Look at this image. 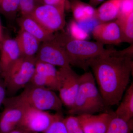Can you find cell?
I'll use <instances>...</instances> for the list:
<instances>
[{
  "label": "cell",
  "instance_id": "1",
  "mask_svg": "<svg viewBox=\"0 0 133 133\" xmlns=\"http://www.w3.org/2000/svg\"><path fill=\"white\" fill-rule=\"evenodd\" d=\"M133 44L122 50L107 49L89 64L99 91L108 107L119 105L132 71Z\"/></svg>",
  "mask_w": 133,
  "mask_h": 133
},
{
  "label": "cell",
  "instance_id": "2",
  "mask_svg": "<svg viewBox=\"0 0 133 133\" xmlns=\"http://www.w3.org/2000/svg\"><path fill=\"white\" fill-rule=\"evenodd\" d=\"M54 38L63 48L70 65L78 66L85 71L89 68L91 61L107 50L101 43L76 40L64 31L56 32Z\"/></svg>",
  "mask_w": 133,
  "mask_h": 133
},
{
  "label": "cell",
  "instance_id": "3",
  "mask_svg": "<svg viewBox=\"0 0 133 133\" xmlns=\"http://www.w3.org/2000/svg\"><path fill=\"white\" fill-rule=\"evenodd\" d=\"M108 108L96 86L92 73L86 72L80 76L78 91L73 105L69 109V114L74 116L94 114L105 111Z\"/></svg>",
  "mask_w": 133,
  "mask_h": 133
},
{
  "label": "cell",
  "instance_id": "4",
  "mask_svg": "<svg viewBox=\"0 0 133 133\" xmlns=\"http://www.w3.org/2000/svg\"><path fill=\"white\" fill-rule=\"evenodd\" d=\"M29 107L43 111L62 112L63 104L55 91L29 83L19 95L15 96Z\"/></svg>",
  "mask_w": 133,
  "mask_h": 133
},
{
  "label": "cell",
  "instance_id": "5",
  "mask_svg": "<svg viewBox=\"0 0 133 133\" xmlns=\"http://www.w3.org/2000/svg\"><path fill=\"white\" fill-rule=\"evenodd\" d=\"M36 62L35 56L21 57L13 65L2 77L7 93H16L30 83L35 72Z\"/></svg>",
  "mask_w": 133,
  "mask_h": 133
},
{
  "label": "cell",
  "instance_id": "6",
  "mask_svg": "<svg viewBox=\"0 0 133 133\" xmlns=\"http://www.w3.org/2000/svg\"><path fill=\"white\" fill-rule=\"evenodd\" d=\"M65 11L56 7L42 4L30 16L47 31L54 33L63 30L65 26Z\"/></svg>",
  "mask_w": 133,
  "mask_h": 133
},
{
  "label": "cell",
  "instance_id": "7",
  "mask_svg": "<svg viewBox=\"0 0 133 133\" xmlns=\"http://www.w3.org/2000/svg\"><path fill=\"white\" fill-rule=\"evenodd\" d=\"M59 97L63 105L70 109L74 103L78 91L80 76L70 66L60 67L58 70Z\"/></svg>",
  "mask_w": 133,
  "mask_h": 133
},
{
  "label": "cell",
  "instance_id": "8",
  "mask_svg": "<svg viewBox=\"0 0 133 133\" xmlns=\"http://www.w3.org/2000/svg\"><path fill=\"white\" fill-rule=\"evenodd\" d=\"M25 105V111L18 127L32 132L41 133L45 131L55 121L59 112H56L54 114Z\"/></svg>",
  "mask_w": 133,
  "mask_h": 133
},
{
  "label": "cell",
  "instance_id": "9",
  "mask_svg": "<svg viewBox=\"0 0 133 133\" xmlns=\"http://www.w3.org/2000/svg\"><path fill=\"white\" fill-rule=\"evenodd\" d=\"M3 104L4 108L0 115V133H8L19 126L26 105L15 96L6 98Z\"/></svg>",
  "mask_w": 133,
  "mask_h": 133
},
{
  "label": "cell",
  "instance_id": "10",
  "mask_svg": "<svg viewBox=\"0 0 133 133\" xmlns=\"http://www.w3.org/2000/svg\"><path fill=\"white\" fill-rule=\"evenodd\" d=\"M37 61L60 67L70 66L63 48L53 38L41 43L35 56Z\"/></svg>",
  "mask_w": 133,
  "mask_h": 133
},
{
  "label": "cell",
  "instance_id": "11",
  "mask_svg": "<svg viewBox=\"0 0 133 133\" xmlns=\"http://www.w3.org/2000/svg\"><path fill=\"white\" fill-rule=\"evenodd\" d=\"M114 112L98 115L85 114L77 116L84 133H105Z\"/></svg>",
  "mask_w": 133,
  "mask_h": 133
},
{
  "label": "cell",
  "instance_id": "12",
  "mask_svg": "<svg viewBox=\"0 0 133 133\" xmlns=\"http://www.w3.org/2000/svg\"><path fill=\"white\" fill-rule=\"evenodd\" d=\"M93 37L102 44L117 45L122 42L120 31L116 21L101 23L93 30Z\"/></svg>",
  "mask_w": 133,
  "mask_h": 133
},
{
  "label": "cell",
  "instance_id": "13",
  "mask_svg": "<svg viewBox=\"0 0 133 133\" xmlns=\"http://www.w3.org/2000/svg\"><path fill=\"white\" fill-rule=\"evenodd\" d=\"M21 57L20 49L15 39L4 37L0 46L1 76H4Z\"/></svg>",
  "mask_w": 133,
  "mask_h": 133
},
{
  "label": "cell",
  "instance_id": "14",
  "mask_svg": "<svg viewBox=\"0 0 133 133\" xmlns=\"http://www.w3.org/2000/svg\"><path fill=\"white\" fill-rule=\"evenodd\" d=\"M17 22L21 30L29 33L41 43L54 37V33L47 31L30 16H21L17 19Z\"/></svg>",
  "mask_w": 133,
  "mask_h": 133
},
{
  "label": "cell",
  "instance_id": "15",
  "mask_svg": "<svg viewBox=\"0 0 133 133\" xmlns=\"http://www.w3.org/2000/svg\"><path fill=\"white\" fill-rule=\"evenodd\" d=\"M15 39L18 44L21 57L35 56L42 43L35 37L22 30H20Z\"/></svg>",
  "mask_w": 133,
  "mask_h": 133
},
{
  "label": "cell",
  "instance_id": "16",
  "mask_svg": "<svg viewBox=\"0 0 133 133\" xmlns=\"http://www.w3.org/2000/svg\"><path fill=\"white\" fill-rule=\"evenodd\" d=\"M121 0H108L95 9V17L100 23L117 19Z\"/></svg>",
  "mask_w": 133,
  "mask_h": 133
},
{
  "label": "cell",
  "instance_id": "17",
  "mask_svg": "<svg viewBox=\"0 0 133 133\" xmlns=\"http://www.w3.org/2000/svg\"><path fill=\"white\" fill-rule=\"evenodd\" d=\"M121 102L114 112L115 116L128 121L133 117V84L128 87Z\"/></svg>",
  "mask_w": 133,
  "mask_h": 133
},
{
  "label": "cell",
  "instance_id": "18",
  "mask_svg": "<svg viewBox=\"0 0 133 133\" xmlns=\"http://www.w3.org/2000/svg\"><path fill=\"white\" fill-rule=\"evenodd\" d=\"M70 3V10L78 23L95 18V9L90 4L80 0H71Z\"/></svg>",
  "mask_w": 133,
  "mask_h": 133
},
{
  "label": "cell",
  "instance_id": "19",
  "mask_svg": "<svg viewBox=\"0 0 133 133\" xmlns=\"http://www.w3.org/2000/svg\"><path fill=\"white\" fill-rule=\"evenodd\" d=\"M119 28L122 42L133 43V12L125 16H119L116 19Z\"/></svg>",
  "mask_w": 133,
  "mask_h": 133
},
{
  "label": "cell",
  "instance_id": "20",
  "mask_svg": "<svg viewBox=\"0 0 133 133\" xmlns=\"http://www.w3.org/2000/svg\"><path fill=\"white\" fill-rule=\"evenodd\" d=\"M133 119L125 121L114 114L105 133H132Z\"/></svg>",
  "mask_w": 133,
  "mask_h": 133
},
{
  "label": "cell",
  "instance_id": "21",
  "mask_svg": "<svg viewBox=\"0 0 133 133\" xmlns=\"http://www.w3.org/2000/svg\"><path fill=\"white\" fill-rule=\"evenodd\" d=\"M19 11V0H0V14L10 21L16 18Z\"/></svg>",
  "mask_w": 133,
  "mask_h": 133
},
{
  "label": "cell",
  "instance_id": "22",
  "mask_svg": "<svg viewBox=\"0 0 133 133\" xmlns=\"http://www.w3.org/2000/svg\"><path fill=\"white\" fill-rule=\"evenodd\" d=\"M35 72L57 83L58 86V70L54 65L36 60Z\"/></svg>",
  "mask_w": 133,
  "mask_h": 133
},
{
  "label": "cell",
  "instance_id": "23",
  "mask_svg": "<svg viewBox=\"0 0 133 133\" xmlns=\"http://www.w3.org/2000/svg\"><path fill=\"white\" fill-rule=\"evenodd\" d=\"M69 31V35L76 40H86L89 37V33L81 28L75 20L70 23Z\"/></svg>",
  "mask_w": 133,
  "mask_h": 133
},
{
  "label": "cell",
  "instance_id": "24",
  "mask_svg": "<svg viewBox=\"0 0 133 133\" xmlns=\"http://www.w3.org/2000/svg\"><path fill=\"white\" fill-rule=\"evenodd\" d=\"M41 0H19V11L21 16H30L40 5H42Z\"/></svg>",
  "mask_w": 133,
  "mask_h": 133
},
{
  "label": "cell",
  "instance_id": "25",
  "mask_svg": "<svg viewBox=\"0 0 133 133\" xmlns=\"http://www.w3.org/2000/svg\"><path fill=\"white\" fill-rule=\"evenodd\" d=\"M67 133H84L77 116L70 115L64 119Z\"/></svg>",
  "mask_w": 133,
  "mask_h": 133
},
{
  "label": "cell",
  "instance_id": "26",
  "mask_svg": "<svg viewBox=\"0 0 133 133\" xmlns=\"http://www.w3.org/2000/svg\"><path fill=\"white\" fill-rule=\"evenodd\" d=\"M64 119L62 112H59L56 118L50 127L41 133H67Z\"/></svg>",
  "mask_w": 133,
  "mask_h": 133
},
{
  "label": "cell",
  "instance_id": "27",
  "mask_svg": "<svg viewBox=\"0 0 133 133\" xmlns=\"http://www.w3.org/2000/svg\"><path fill=\"white\" fill-rule=\"evenodd\" d=\"M44 5L53 6L64 10H70V3L69 0H41Z\"/></svg>",
  "mask_w": 133,
  "mask_h": 133
},
{
  "label": "cell",
  "instance_id": "28",
  "mask_svg": "<svg viewBox=\"0 0 133 133\" xmlns=\"http://www.w3.org/2000/svg\"><path fill=\"white\" fill-rule=\"evenodd\" d=\"M133 12V0H121L119 16L128 15Z\"/></svg>",
  "mask_w": 133,
  "mask_h": 133
},
{
  "label": "cell",
  "instance_id": "29",
  "mask_svg": "<svg viewBox=\"0 0 133 133\" xmlns=\"http://www.w3.org/2000/svg\"><path fill=\"white\" fill-rule=\"evenodd\" d=\"M7 94L6 87L4 79L0 76V106L3 104Z\"/></svg>",
  "mask_w": 133,
  "mask_h": 133
},
{
  "label": "cell",
  "instance_id": "30",
  "mask_svg": "<svg viewBox=\"0 0 133 133\" xmlns=\"http://www.w3.org/2000/svg\"><path fill=\"white\" fill-rule=\"evenodd\" d=\"M8 133H35L29 132L21 128L17 127Z\"/></svg>",
  "mask_w": 133,
  "mask_h": 133
},
{
  "label": "cell",
  "instance_id": "31",
  "mask_svg": "<svg viewBox=\"0 0 133 133\" xmlns=\"http://www.w3.org/2000/svg\"><path fill=\"white\" fill-rule=\"evenodd\" d=\"M104 0H90V5L93 6H95L99 5Z\"/></svg>",
  "mask_w": 133,
  "mask_h": 133
},
{
  "label": "cell",
  "instance_id": "32",
  "mask_svg": "<svg viewBox=\"0 0 133 133\" xmlns=\"http://www.w3.org/2000/svg\"><path fill=\"white\" fill-rule=\"evenodd\" d=\"M4 38V37L3 35V32L2 25L1 19H0V46H1Z\"/></svg>",
  "mask_w": 133,
  "mask_h": 133
},
{
  "label": "cell",
  "instance_id": "33",
  "mask_svg": "<svg viewBox=\"0 0 133 133\" xmlns=\"http://www.w3.org/2000/svg\"><path fill=\"white\" fill-rule=\"evenodd\" d=\"M1 65H0V76L1 75Z\"/></svg>",
  "mask_w": 133,
  "mask_h": 133
}]
</instances>
